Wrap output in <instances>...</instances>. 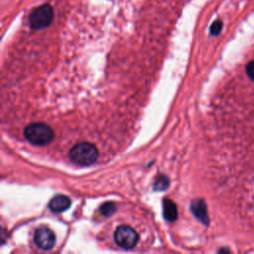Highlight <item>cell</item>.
I'll return each instance as SVG.
<instances>
[{
	"instance_id": "cell-3",
	"label": "cell",
	"mask_w": 254,
	"mask_h": 254,
	"mask_svg": "<svg viewBox=\"0 0 254 254\" xmlns=\"http://www.w3.org/2000/svg\"><path fill=\"white\" fill-rule=\"evenodd\" d=\"M54 20L52 5L45 3L32 10L29 15V25L33 30H42L51 25Z\"/></svg>"
},
{
	"instance_id": "cell-9",
	"label": "cell",
	"mask_w": 254,
	"mask_h": 254,
	"mask_svg": "<svg viewBox=\"0 0 254 254\" xmlns=\"http://www.w3.org/2000/svg\"><path fill=\"white\" fill-rule=\"evenodd\" d=\"M169 185H170V180H169V178L166 177V176H164V175H160V176L156 179V181H155V183H154V185H153V189H154L155 190H160V191H162V190L168 189Z\"/></svg>"
},
{
	"instance_id": "cell-8",
	"label": "cell",
	"mask_w": 254,
	"mask_h": 254,
	"mask_svg": "<svg viewBox=\"0 0 254 254\" xmlns=\"http://www.w3.org/2000/svg\"><path fill=\"white\" fill-rule=\"evenodd\" d=\"M163 215L166 220L171 221V222L177 220V218H178L177 205L170 198H165L163 200Z\"/></svg>"
},
{
	"instance_id": "cell-6",
	"label": "cell",
	"mask_w": 254,
	"mask_h": 254,
	"mask_svg": "<svg viewBox=\"0 0 254 254\" xmlns=\"http://www.w3.org/2000/svg\"><path fill=\"white\" fill-rule=\"evenodd\" d=\"M70 203L71 201L68 196L64 194H57L50 200L49 208L53 212L60 213L66 210L70 206Z\"/></svg>"
},
{
	"instance_id": "cell-4",
	"label": "cell",
	"mask_w": 254,
	"mask_h": 254,
	"mask_svg": "<svg viewBox=\"0 0 254 254\" xmlns=\"http://www.w3.org/2000/svg\"><path fill=\"white\" fill-rule=\"evenodd\" d=\"M138 240V233L128 225H120L114 232V241L121 248L132 249L137 245Z\"/></svg>"
},
{
	"instance_id": "cell-10",
	"label": "cell",
	"mask_w": 254,
	"mask_h": 254,
	"mask_svg": "<svg viewBox=\"0 0 254 254\" xmlns=\"http://www.w3.org/2000/svg\"><path fill=\"white\" fill-rule=\"evenodd\" d=\"M100 213L103 215V216H110L112 215L115 211H116V206L113 202H110V201H107L105 203H103L100 208Z\"/></svg>"
},
{
	"instance_id": "cell-7",
	"label": "cell",
	"mask_w": 254,
	"mask_h": 254,
	"mask_svg": "<svg viewBox=\"0 0 254 254\" xmlns=\"http://www.w3.org/2000/svg\"><path fill=\"white\" fill-rule=\"evenodd\" d=\"M190 209L193 215L203 224H208V214H207V208L202 199H194L191 201Z\"/></svg>"
},
{
	"instance_id": "cell-11",
	"label": "cell",
	"mask_w": 254,
	"mask_h": 254,
	"mask_svg": "<svg viewBox=\"0 0 254 254\" xmlns=\"http://www.w3.org/2000/svg\"><path fill=\"white\" fill-rule=\"evenodd\" d=\"M221 29H222V22L220 20H216L210 26V34L213 36H216L220 33Z\"/></svg>"
},
{
	"instance_id": "cell-1",
	"label": "cell",
	"mask_w": 254,
	"mask_h": 254,
	"mask_svg": "<svg viewBox=\"0 0 254 254\" xmlns=\"http://www.w3.org/2000/svg\"><path fill=\"white\" fill-rule=\"evenodd\" d=\"M24 136L30 143L44 146L53 141L55 133L49 125L42 122H35L25 127Z\"/></svg>"
},
{
	"instance_id": "cell-5",
	"label": "cell",
	"mask_w": 254,
	"mask_h": 254,
	"mask_svg": "<svg viewBox=\"0 0 254 254\" xmlns=\"http://www.w3.org/2000/svg\"><path fill=\"white\" fill-rule=\"evenodd\" d=\"M34 242L43 250H50L56 243V236L54 232L47 227H40L34 234Z\"/></svg>"
},
{
	"instance_id": "cell-2",
	"label": "cell",
	"mask_w": 254,
	"mask_h": 254,
	"mask_svg": "<svg viewBox=\"0 0 254 254\" xmlns=\"http://www.w3.org/2000/svg\"><path fill=\"white\" fill-rule=\"evenodd\" d=\"M69 159L78 166H90L98 158L97 148L88 142L75 144L69 151Z\"/></svg>"
},
{
	"instance_id": "cell-12",
	"label": "cell",
	"mask_w": 254,
	"mask_h": 254,
	"mask_svg": "<svg viewBox=\"0 0 254 254\" xmlns=\"http://www.w3.org/2000/svg\"><path fill=\"white\" fill-rule=\"evenodd\" d=\"M246 71L248 76L254 80V61L250 62L246 66Z\"/></svg>"
}]
</instances>
